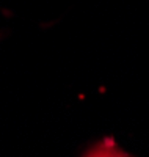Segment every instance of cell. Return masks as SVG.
I'll return each mask as SVG.
<instances>
[{
	"label": "cell",
	"mask_w": 149,
	"mask_h": 157,
	"mask_svg": "<svg viewBox=\"0 0 149 157\" xmlns=\"http://www.w3.org/2000/svg\"><path fill=\"white\" fill-rule=\"evenodd\" d=\"M83 157H130L123 149H119L112 141H101L96 146H93Z\"/></svg>",
	"instance_id": "1"
}]
</instances>
